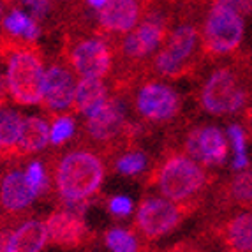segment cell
<instances>
[{"instance_id": "ba28073f", "label": "cell", "mask_w": 252, "mask_h": 252, "mask_svg": "<svg viewBox=\"0 0 252 252\" xmlns=\"http://www.w3.org/2000/svg\"><path fill=\"white\" fill-rule=\"evenodd\" d=\"M244 41V20L236 11L210 2L203 14L201 55L205 62H217L238 55Z\"/></svg>"}, {"instance_id": "5bb4252c", "label": "cell", "mask_w": 252, "mask_h": 252, "mask_svg": "<svg viewBox=\"0 0 252 252\" xmlns=\"http://www.w3.org/2000/svg\"><path fill=\"white\" fill-rule=\"evenodd\" d=\"M37 199L30 189L25 173L18 168H9L0 175V210L4 219L16 224L23 220L32 203Z\"/></svg>"}, {"instance_id": "d4e9b609", "label": "cell", "mask_w": 252, "mask_h": 252, "mask_svg": "<svg viewBox=\"0 0 252 252\" xmlns=\"http://www.w3.org/2000/svg\"><path fill=\"white\" fill-rule=\"evenodd\" d=\"M76 132V122L71 115H59V117L51 118L50 126V143L53 147H60V145L67 143L69 139L74 136Z\"/></svg>"}, {"instance_id": "7402d4cb", "label": "cell", "mask_w": 252, "mask_h": 252, "mask_svg": "<svg viewBox=\"0 0 252 252\" xmlns=\"http://www.w3.org/2000/svg\"><path fill=\"white\" fill-rule=\"evenodd\" d=\"M104 244L111 252H141L145 247L132 229L111 227L104 233Z\"/></svg>"}, {"instance_id": "ac0fdd59", "label": "cell", "mask_w": 252, "mask_h": 252, "mask_svg": "<svg viewBox=\"0 0 252 252\" xmlns=\"http://www.w3.org/2000/svg\"><path fill=\"white\" fill-rule=\"evenodd\" d=\"M48 244L46 224L39 219H23L13 229L7 252H41Z\"/></svg>"}, {"instance_id": "44dd1931", "label": "cell", "mask_w": 252, "mask_h": 252, "mask_svg": "<svg viewBox=\"0 0 252 252\" xmlns=\"http://www.w3.org/2000/svg\"><path fill=\"white\" fill-rule=\"evenodd\" d=\"M2 32L13 37L25 39L29 42H37V39L41 37V23L25 14L21 9H11L2 21Z\"/></svg>"}, {"instance_id": "484cf974", "label": "cell", "mask_w": 252, "mask_h": 252, "mask_svg": "<svg viewBox=\"0 0 252 252\" xmlns=\"http://www.w3.org/2000/svg\"><path fill=\"white\" fill-rule=\"evenodd\" d=\"M227 138L231 139L233 148H235V160H233V169H244L249 166V157L245 145H247V134H245L244 127L240 124H231L227 127Z\"/></svg>"}, {"instance_id": "e0dca14e", "label": "cell", "mask_w": 252, "mask_h": 252, "mask_svg": "<svg viewBox=\"0 0 252 252\" xmlns=\"http://www.w3.org/2000/svg\"><path fill=\"white\" fill-rule=\"evenodd\" d=\"M50 145V124L46 118L29 117L23 118L20 139H18L16 156L18 160L39 154Z\"/></svg>"}, {"instance_id": "d6986e66", "label": "cell", "mask_w": 252, "mask_h": 252, "mask_svg": "<svg viewBox=\"0 0 252 252\" xmlns=\"http://www.w3.org/2000/svg\"><path fill=\"white\" fill-rule=\"evenodd\" d=\"M108 97V87L99 78H81L76 85L71 111L74 115H89Z\"/></svg>"}, {"instance_id": "7c38bea8", "label": "cell", "mask_w": 252, "mask_h": 252, "mask_svg": "<svg viewBox=\"0 0 252 252\" xmlns=\"http://www.w3.org/2000/svg\"><path fill=\"white\" fill-rule=\"evenodd\" d=\"M76 85L78 81H76L74 72L65 65L62 59L50 63L48 71L44 72L42 97L39 102L50 120L59 115H65L63 111L71 109Z\"/></svg>"}, {"instance_id": "836d02e7", "label": "cell", "mask_w": 252, "mask_h": 252, "mask_svg": "<svg viewBox=\"0 0 252 252\" xmlns=\"http://www.w3.org/2000/svg\"><path fill=\"white\" fill-rule=\"evenodd\" d=\"M5 5H4V2H2V0H0V27H2V21H4V14H5Z\"/></svg>"}, {"instance_id": "d590c367", "label": "cell", "mask_w": 252, "mask_h": 252, "mask_svg": "<svg viewBox=\"0 0 252 252\" xmlns=\"http://www.w3.org/2000/svg\"><path fill=\"white\" fill-rule=\"evenodd\" d=\"M4 222H5V219H4V217H0V226H2Z\"/></svg>"}, {"instance_id": "6da1fadb", "label": "cell", "mask_w": 252, "mask_h": 252, "mask_svg": "<svg viewBox=\"0 0 252 252\" xmlns=\"http://www.w3.org/2000/svg\"><path fill=\"white\" fill-rule=\"evenodd\" d=\"M44 164L50 175L51 192L59 196V203L94 199L108 173V164L101 152L81 143L69 150L50 154Z\"/></svg>"}, {"instance_id": "30bf717a", "label": "cell", "mask_w": 252, "mask_h": 252, "mask_svg": "<svg viewBox=\"0 0 252 252\" xmlns=\"http://www.w3.org/2000/svg\"><path fill=\"white\" fill-rule=\"evenodd\" d=\"M205 236L217 242L222 252H252V210L212 214Z\"/></svg>"}, {"instance_id": "ffe728a7", "label": "cell", "mask_w": 252, "mask_h": 252, "mask_svg": "<svg viewBox=\"0 0 252 252\" xmlns=\"http://www.w3.org/2000/svg\"><path fill=\"white\" fill-rule=\"evenodd\" d=\"M23 115L14 109H0V156L2 160L14 162L18 160L16 147L20 139Z\"/></svg>"}, {"instance_id": "f546056e", "label": "cell", "mask_w": 252, "mask_h": 252, "mask_svg": "<svg viewBox=\"0 0 252 252\" xmlns=\"http://www.w3.org/2000/svg\"><path fill=\"white\" fill-rule=\"evenodd\" d=\"M13 224L5 220L2 226H0V252H7L9 247V238H11V233H13Z\"/></svg>"}, {"instance_id": "5b68a950", "label": "cell", "mask_w": 252, "mask_h": 252, "mask_svg": "<svg viewBox=\"0 0 252 252\" xmlns=\"http://www.w3.org/2000/svg\"><path fill=\"white\" fill-rule=\"evenodd\" d=\"M60 59L81 78L104 80L115 69L113 39L95 30H62Z\"/></svg>"}, {"instance_id": "52a82bcc", "label": "cell", "mask_w": 252, "mask_h": 252, "mask_svg": "<svg viewBox=\"0 0 252 252\" xmlns=\"http://www.w3.org/2000/svg\"><path fill=\"white\" fill-rule=\"evenodd\" d=\"M205 203V199L190 201H169L156 196H145L138 205L136 217L132 220V231L145 244L156 242L169 235L192 217Z\"/></svg>"}, {"instance_id": "cb8c5ba5", "label": "cell", "mask_w": 252, "mask_h": 252, "mask_svg": "<svg viewBox=\"0 0 252 252\" xmlns=\"http://www.w3.org/2000/svg\"><path fill=\"white\" fill-rule=\"evenodd\" d=\"M27 182H29L30 189L34 190V194L37 198H44V196H50L51 194V182L50 175H48L46 164L41 162V160H34L27 166L25 171Z\"/></svg>"}, {"instance_id": "8fae6325", "label": "cell", "mask_w": 252, "mask_h": 252, "mask_svg": "<svg viewBox=\"0 0 252 252\" xmlns=\"http://www.w3.org/2000/svg\"><path fill=\"white\" fill-rule=\"evenodd\" d=\"M206 168L222 166L227 159L226 136L217 126H194L180 136V143L171 145Z\"/></svg>"}, {"instance_id": "4fadbf2b", "label": "cell", "mask_w": 252, "mask_h": 252, "mask_svg": "<svg viewBox=\"0 0 252 252\" xmlns=\"http://www.w3.org/2000/svg\"><path fill=\"white\" fill-rule=\"evenodd\" d=\"M143 13L139 0H108V4L95 13V32L117 41L139 25Z\"/></svg>"}, {"instance_id": "8d00e7d4", "label": "cell", "mask_w": 252, "mask_h": 252, "mask_svg": "<svg viewBox=\"0 0 252 252\" xmlns=\"http://www.w3.org/2000/svg\"><path fill=\"white\" fill-rule=\"evenodd\" d=\"M2 162H4V160H2V156H0V164H2Z\"/></svg>"}, {"instance_id": "603a6c76", "label": "cell", "mask_w": 252, "mask_h": 252, "mask_svg": "<svg viewBox=\"0 0 252 252\" xmlns=\"http://www.w3.org/2000/svg\"><path fill=\"white\" fill-rule=\"evenodd\" d=\"M111 166L115 168V171L124 175V177H134V175H139L145 169L147 157L138 148L136 150H127L122 152V154H118L117 157H113Z\"/></svg>"}, {"instance_id": "8992f818", "label": "cell", "mask_w": 252, "mask_h": 252, "mask_svg": "<svg viewBox=\"0 0 252 252\" xmlns=\"http://www.w3.org/2000/svg\"><path fill=\"white\" fill-rule=\"evenodd\" d=\"M7 63V90L11 101L21 106L41 102L44 85V57L37 42H21L4 59Z\"/></svg>"}, {"instance_id": "7a4b0ae2", "label": "cell", "mask_w": 252, "mask_h": 252, "mask_svg": "<svg viewBox=\"0 0 252 252\" xmlns=\"http://www.w3.org/2000/svg\"><path fill=\"white\" fill-rule=\"evenodd\" d=\"M215 180L217 173L185 156L180 148L166 145L148 171L143 187L169 201H190L206 199Z\"/></svg>"}, {"instance_id": "4dcf8cb0", "label": "cell", "mask_w": 252, "mask_h": 252, "mask_svg": "<svg viewBox=\"0 0 252 252\" xmlns=\"http://www.w3.org/2000/svg\"><path fill=\"white\" fill-rule=\"evenodd\" d=\"M242 127H244L245 134L252 139V99L247 104V108L242 111Z\"/></svg>"}, {"instance_id": "1f68e13d", "label": "cell", "mask_w": 252, "mask_h": 252, "mask_svg": "<svg viewBox=\"0 0 252 252\" xmlns=\"http://www.w3.org/2000/svg\"><path fill=\"white\" fill-rule=\"evenodd\" d=\"M9 101V90H7V80H5V74L0 72V106L4 108Z\"/></svg>"}, {"instance_id": "d6a6232c", "label": "cell", "mask_w": 252, "mask_h": 252, "mask_svg": "<svg viewBox=\"0 0 252 252\" xmlns=\"http://www.w3.org/2000/svg\"><path fill=\"white\" fill-rule=\"evenodd\" d=\"M85 4L89 5L90 9H95V11H99V9L104 7V5L108 4V0H85Z\"/></svg>"}, {"instance_id": "83f0119b", "label": "cell", "mask_w": 252, "mask_h": 252, "mask_svg": "<svg viewBox=\"0 0 252 252\" xmlns=\"http://www.w3.org/2000/svg\"><path fill=\"white\" fill-rule=\"evenodd\" d=\"M108 212L115 217H127L132 212V201L126 196L108 198Z\"/></svg>"}, {"instance_id": "2e32d148", "label": "cell", "mask_w": 252, "mask_h": 252, "mask_svg": "<svg viewBox=\"0 0 252 252\" xmlns=\"http://www.w3.org/2000/svg\"><path fill=\"white\" fill-rule=\"evenodd\" d=\"M44 224H46L48 231V242L62 249L85 247L95 236L87 227L83 217L71 214V212L60 210V208L48 215Z\"/></svg>"}, {"instance_id": "e575fe53", "label": "cell", "mask_w": 252, "mask_h": 252, "mask_svg": "<svg viewBox=\"0 0 252 252\" xmlns=\"http://www.w3.org/2000/svg\"><path fill=\"white\" fill-rule=\"evenodd\" d=\"M139 2H141V4H143V9H147L148 5H150V4H154V2H156V0H139Z\"/></svg>"}, {"instance_id": "74e56055", "label": "cell", "mask_w": 252, "mask_h": 252, "mask_svg": "<svg viewBox=\"0 0 252 252\" xmlns=\"http://www.w3.org/2000/svg\"><path fill=\"white\" fill-rule=\"evenodd\" d=\"M0 108H2V106H0Z\"/></svg>"}, {"instance_id": "277c9868", "label": "cell", "mask_w": 252, "mask_h": 252, "mask_svg": "<svg viewBox=\"0 0 252 252\" xmlns=\"http://www.w3.org/2000/svg\"><path fill=\"white\" fill-rule=\"evenodd\" d=\"M252 99L251 59L235 55L219 63L201 81L196 101L212 117H231L244 111Z\"/></svg>"}, {"instance_id": "3957f363", "label": "cell", "mask_w": 252, "mask_h": 252, "mask_svg": "<svg viewBox=\"0 0 252 252\" xmlns=\"http://www.w3.org/2000/svg\"><path fill=\"white\" fill-rule=\"evenodd\" d=\"M196 11H180L168 39L145 67V78L178 81L192 78L205 60L201 55V20Z\"/></svg>"}, {"instance_id": "9a60e30c", "label": "cell", "mask_w": 252, "mask_h": 252, "mask_svg": "<svg viewBox=\"0 0 252 252\" xmlns=\"http://www.w3.org/2000/svg\"><path fill=\"white\" fill-rule=\"evenodd\" d=\"M212 208L214 214L252 210V166L238 169L214 185Z\"/></svg>"}, {"instance_id": "f1b7e54d", "label": "cell", "mask_w": 252, "mask_h": 252, "mask_svg": "<svg viewBox=\"0 0 252 252\" xmlns=\"http://www.w3.org/2000/svg\"><path fill=\"white\" fill-rule=\"evenodd\" d=\"M173 2L178 11H198V13L206 11L210 4V0H173Z\"/></svg>"}, {"instance_id": "9c48e42d", "label": "cell", "mask_w": 252, "mask_h": 252, "mask_svg": "<svg viewBox=\"0 0 252 252\" xmlns=\"http://www.w3.org/2000/svg\"><path fill=\"white\" fill-rule=\"evenodd\" d=\"M134 113L148 127L166 126L182 113V95L171 85L156 78H145L130 94Z\"/></svg>"}, {"instance_id": "4316f807", "label": "cell", "mask_w": 252, "mask_h": 252, "mask_svg": "<svg viewBox=\"0 0 252 252\" xmlns=\"http://www.w3.org/2000/svg\"><path fill=\"white\" fill-rule=\"evenodd\" d=\"M5 7L9 9H21L23 5L30 9V14L37 23L50 20L53 16V4L51 0H2Z\"/></svg>"}]
</instances>
